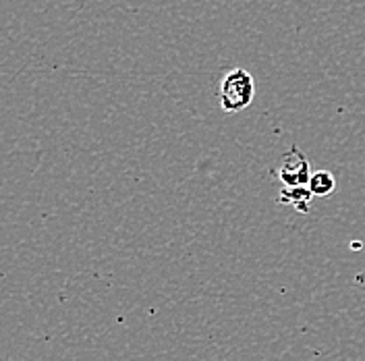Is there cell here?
<instances>
[{
	"instance_id": "obj_3",
	"label": "cell",
	"mask_w": 365,
	"mask_h": 361,
	"mask_svg": "<svg viewBox=\"0 0 365 361\" xmlns=\"http://www.w3.org/2000/svg\"><path fill=\"white\" fill-rule=\"evenodd\" d=\"M314 193L309 187H284L282 193H280V202L291 203L295 210L307 214L309 212V202H312Z\"/></svg>"
},
{
	"instance_id": "obj_1",
	"label": "cell",
	"mask_w": 365,
	"mask_h": 361,
	"mask_svg": "<svg viewBox=\"0 0 365 361\" xmlns=\"http://www.w3.org/2000/svg\"><path fill=\"white\" fill-rule=\"evenodd\" d=\"M255 81L245 68L228 71L220 83V104L227 113H241L253 102Z\"/></svg>"
},
{
	"instance_id": "obj_4",
	"label": "cell",
	"mask_w": 365,
	"mask_h": 361,
	"mask_svg": "<svg viewBox=\"0 0 365 361\" xmlns=\"http://www.w3.org/2000/svg\"><path fill=\"white\" fill-rule=\"evenodd\" d=\"M334 187H336V180H334V177H332L328 171H318V173L312 175L309 189H312L314 195H319V198L330 195V193L334 191Z\"/></svg>"
},
{
	"instance_id": "obj_2",
	"label": "cell",
	"mask_w": 365,
	"mask_h": 361,
	"mask_svg": "<svg viewBox=\"0 0 365 361\" xmlns=\"http://www.w3.org/2000/svg\"><path fill=\"white\" fill-rule=\"evenodd\" d=\"M278 177H280L284 187H309V180H312L309 162L297 148H293L282 158V166H280Z\"/></svg>"
}]
</instances>
